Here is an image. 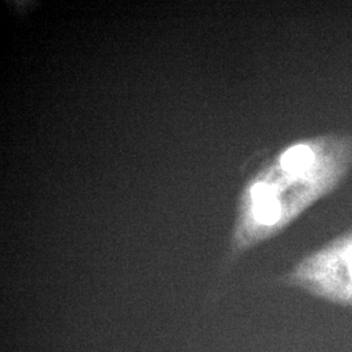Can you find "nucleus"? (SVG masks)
Returning a JSON list of instances; mask_svg holds the SVG:
<instances>
[{"instance_id":"nucleus-1","label":"nucleus","mask_w":352,"mask_h":352,"mask_svg":"<svg viewBox=\"0 0 352 352\" xmlns=\"http://www.w3.org/2000/svg\"><path fill=\"white\" fill-rule=\"evenodd\" d=\"M351 166V136L323 134L278 153L241 191L226 263L283 232L335 191Z\"/></svg>"},{"instance_id":"nucleus-2","label":"nucleus","mask_w":352,"mask_h":352,"mask_svg":"<svg viewBox=\"0 0 352 352\" xmlns=\"http://www.w3.org/2000/svg\"><path fill=\"white\" fill-rule=\"evenodd\" d=\"M281 282L319 300L352 307V229L300 259Z\"/></svg>"}]
</instances>
